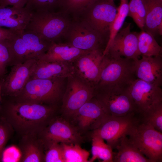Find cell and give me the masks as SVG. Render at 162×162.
<instances>
[{"label":"cell","mask_w":162,"mask_h":162,"mask_svg":"<svg viewBox=\"0 0 162 162\" xmlns=\"http://www.w3.org/2000/svg\"><path fill=\"white\" fill-rule=\"evenodd\" d=\"M60 106L20 102L13 100L5 107L2 117L22 136L38 135L57 116Z\"/></svg>","instance_id":"6da1fadb"},{"label":"cell","mask_w":162,"mask_h":162,"mask_svg":"<svg viewBox=\"0 0 162 162\" xmlns=\"http://www.w3.org/2000/svg\"><path fill=\"white\" fill-rule=\"evenodd\" d=\"M66 79H30L13 100L17 102L59 106L65 90Z\"/></svg>","instance_id":"7a4b0ae2"},{"label":"cell","mask_w":162,"mask_h":162,"mask_svg":"<svg viewBox=\"0 0 162 162\" xmlns=\"http://www.w3.org/2000/svg\"><path fill=\"white\" fill-rule=\"evenodd\" d=\"M128 87L117 84H98L94 88L93 97L107 115L121 116L136 113Z\"/></svg>","instance_id":"3957f363"},{"label":"cell","mask_w":162,"mask_h":162,"mask_svg":"<svg viewBox=\"0 0 162 162\" xmlns=\"http://www.w3.org/2000/svg\"><path fill=\"white\" fill-rule=\"evenodd\" d=\"M71 20L60 11L40 10L32 12L26 29L50 42H56L63 37Z\"/></svg>","instance_id":"277c9868"},{"label":"cell","mask_w":162,"mask_h":162,"mask_svg":"<svg viewBox=\"0 0 162 162\" xmlns=\"http://www.w3.org/2000/svg\"><path fill=\"white\" fill-rule=\"evenodd\" d=\"M137 79L134 60L106 52L101 61L98 84H117L129 86Z\"/></svg>","instance_id":"5b68a950"},{"label":"cell","mask_w":162,"mask_h":162,"mask_svg":"<svg viewBox=\"0 0 162 162\" xmlns=\"http://www.w3.org/2000/svg\"><path fill=\"white\" fill-rule=\"evenodd\" d=\"M68 43L79 49L87 51L103 49L109 38L93 28L79 17H74L63 36Z\"/></svg>","instance_id":"8992f818"},{"label":"cell","mask_w":162,"mask_h":162,"mask_svg":"<svg viewBox=\"0 0 162 162\" xmlns=\"http://www.w3.org/2000/svg\"><path fill=\"white\" fill-rule=\"evenodd\" d=\"M9 42L12 53V66L30 59H38L47 51L53 42L25 30L17 33Z\"/></svg>","instance_id":"52a82bcc"},{"label":"cell","mask_w":162,"mask_h":162,"mask_svg":"<svg viewBox=\"0 0 162 162\" xmlns=\"http://www.w3.org/2000/svg\"><path fill=\"white\" fill-rule=\"evenodd\" d=\"M128 136L151 162H162V132L140 118Z\"/></svg>","instance_id":"ba28073f"},{"label":"cell","mask_w":162,"mask_h":162,"mask_svg":"<svg viewBox=\"0 0 162 162\" xmlns=\"http://www.w3.org/2000/svg\"><path fill=\"white\" fill-rule=\"evenodd\" d=\"M60 108V114L69 120L94 96V88L74 74L68 77Z\"/></svg>","instance_id":"9c48e42d"},{"label":"cell","mask_w":162,"mask_h":162,"mask_svg":"<svg viewBox=\"0 0 162 162\" xmlns=\"http://www.w3.org/2000/svg\"><path fill=\"white\" fill-rule=\"evenodd\" d=\"M140 119V116L136 113L121 116L106 114L99 127L93 132L106 140L112 149H115L120 139L128 136Z\"/></svg>","instance_id":"30bf717a"},{"label":"cell","mask_w":162,"mask_h":162,"mask_svg":"<svg viewBox=\"0 0 162 162\" xmlns=\"http://www.w3.org/2000/svg\"><path fill=\"white\" fill-rule=\"evenodd\" d=\"M38 136L43 143L45 151L54 143L81 145L86 139L69 121L60 114L55 117Z\"/></svg>","instance_id":"8fae6325"},{"label":"cell","mask_w":162,"mask_h":162,"mask_svg":"<svg viewBox=\"0 0 162 162\" xmlns=\"http://www.w3.org/2000/svg\"><path fill=\"white\" fill-rule=\"evenodd\" d=\"M117 12L114 2L97 0L79 16L104 36L109 37V28Z\"/></svg>","instance_id":"7c38bea8"},{"label":"cell","mask_w":162,"mask_h":162,"mask_svg":"<svg viewBox=\"0 0 162 162\" xmlns=\"http://www.w3.org/2000/svg\"><path fill=\"white\" fill-rule=\"evenodd\" d=\"M102 106L94 97L82 106L68 120L83 136L90 137L106 115Z\"/></svg>","instance_id":"4fadbf2b"},{"label":"cell","mask_w":162,"mask_h":162,"mask_svg":"<svg viewBox=\"0 0 162 162\" xmlns=\"http://www.w3.org/2000/svg\"><path fill=\"white\" fill-rule=\"evenodd\" d=\"M104 51V50L100 49L88 51L72 63L74 74L94 88L99 81Z\"/></svg>","instance_id":"5bb4252c"},{"label":"cell","mask_w":162,"mask_h":162,"mask_svg":"<svg viewBox=\"0 0 162 162\" xmlns=\"http://www.w3.org/2000/svg\"><path fill=\"white\" fill-rule=\"evenodd\" d=\"M128 90L140 116L152 105L162 101L161 87L137 78L129 85Z\"/></svg>","instance_id":"9a60e30c"},{"label":"cell","mask_w":162,"mask_h":162,"mask_svg":"<svg viewBox=\"0 0 162 162\" xmlns=\"http://www.w3.org/2000/svg\"><path fill=\"white\" fill-rule=\"evenodd\" d=\"M130 25V23H127L126 26L122 28L106 52L134 60L141 56L138 49L139 33L131 32Z\"/></svg>","instance_id":"2e32d148"},{"label":"cell","mask_w":162,"mask_h":162,"mask_svg":"<svg viewBox=\"0 0 162 162\" xmlns=\"http://www.w3.org/2000/svg\"><path fill=\"white\" fill-rule=\"evenodd\" d=\"M37 60L31 59L13 66L2 82V91L13 98L18 95L29 79Z\"/></svg>","instance_id":"e0dca14e"},{"label":"cell","mask_w":162,"mask_h":162,"mask_svg":"<svg viewBox=\"0 0 162 162\" xmlns=\"http://www.w3.org/2000/svg\"><path fill=\"white\" fill-rule=\"evenodd\" d=\"M141 56V59L134 60L135 72L137 78L161 87L162 56Z\"/></svg>","instance_id":"ac0fdd59"},{"label":"cell","mask_w":162,"mask_h":162,"mask_svg":"<svg viewBox=\"0 0 162 162\" xmlns=\"http://www.w3.org/2000/svg\"><path fill=\"white\" fill-rule=\"evenodd\" d=\"M32 12L24 7H0V28L19 33L24 31L30 20Z\"/></svg>","instance_id":"d6986e66"},{"label":"cell","mask_w":162,"mask_h":162,"mask_svg":"<svg viewBox=\"0 0 162 162\" xmlns=\"http://www.w3.org/2000/svg\"><path fill=\"white\" fill-rule=\"evenodd\" d=\"M74 74L72 63L47 62L38 59L30 79H66Z\"/></svg>","instance_id":"ffe728a7"},{"label":"cell","mask_w":162,"mask_h":162,"mask_svg":"<svg viewBox=\"0 0 162 162\" xmlns=\"http://www.w3.org/2000/svg\"><path fill=\"white\" fill-rule=\"evenodd\" d=\"M90 51L82 50L67 43H52L47 51L38 59L47 62L72 63L82 55Z\"/></svg>","instance_id":"44dd1931"},{"label":"cell","mask_w":162,"mask_h":162,"mask_svg":"<svg viewBox=\"0 0 162 162\" xmlns=\"http://www.w3.org/2000/svg\"><path fill=\"white\" fill-rule=\"evenodd\" d=\"M18 147L21 153L20 162H44V146L38 135L22 136Z\"/></svg>","instance_id":"7402d4cb"},{"label":"cell","mask_w":162,"mask_h":162,"mask_svg":"<svg viewBox=\"0 0 162 162\" xmlns=\"http://www.w3.org/2000/svg\"><path fill=\"white\" fill-rule=\"evenodd\" d=\"M146 11L144 30L154 37L162 34V0H142Z\"/></svg>","instance_id":"603a6c76"},{"label":"cell","mask_w":162,"mask_h":162,"mask_svg":"<svg viewBox=\"0 0 162 162\" xmlns=\"http://www.w3.org/2000/svg\"><path fill=\"white\" fill-rule=\"evenodd\" d=\"M113 152V162H151L129 140L128 136L121 137Z\"/></svg>","instance_id":"cb8c5ba5"},{"label":"cell","mask_w":162,"mask_h":162,"mask_svg":"<svg viewBox=\"0 0 162 162\" xmlns=\"http://www.w3.org/2000/svg\"><path fill=\"white\" fill-rule=\"evenodd\" d=\"M92 141V157L88 162H93L97 159L102 162H113L112 149L106 143L104 139L97 134L92 132L90 136Z\"/></svg>","instance_id":"d4e9b609"},{"label":"cell","mask_w":162,"mask_h":162,"mask_svg":"<svg viewBox=\"0 0 162 162\" xmlns=\"http://www.w3.org/2000/svg\"><path fill=\"white\" fill-rule=\"evenodd\" d=\"M138 49L141 55L146 56H162V48L154 37L144 30L139 33Z\"/></svg>","instance_id":"484cf974"},{"label":"cell","mask_w":162,"mask_h":162,"mask_svg":"<svg viewBox=\"0 0 162 162\" xmlns=\"http://www.w3.org/2000/svg\"><path fill=\"white\" fill-rule=\"evenodd\" d=\"M116 16L111 24L109 28V37L103 55L107 52L109 46L118 32L122 27L128 11V0H121Z\"/></svg>","instance_id":"4316f807"},{"label":"cell","mask_w":162,"mask_h":162,"mask_svg":"<svg viewBox=\"0 0 162 162\" xmlns=\"http://www.w3.org/2000/svg\"><path fill=\"white\" fill-rule=\"evenodd\" d=\"M63 150L64 162H88V151L76 144L60 143Z\"/></svg>","instance_id":"83f0119b"},{"label":"cell","mask_w":162,"mask_h":162,"mask_svg":"<svg viewBox=\"0 0 162 162\" xmlns=\"http://www.w3.org/2000/svg\"><path fill=\"white\" fill-rule=\"evenodd\" d=\"M97 0H59L57 8L59 11L73 17L79 16Z\"/></svg>","instance_id":"f1b7e54d"},{"label":"cell","mask_w":162,"mask_h":162,"mask_svg":"<svg viewBox=\"0 0 162 162\" xmlns=\"http://www.w3.org/2000/svg\"><path fill=\"white\" fill-rule=\"evenodd\" d=\"M140 117L142 121L162 133V101L152 105Z\"/></svg>","instance_id":"f546056e"},{"label":"cell","mask_w":162,"mask_h":162,"mask_svg":"<svg viewBox=\"0 0 162 162\" xmlns=\"http://www.w3.org/2000/svg\"><path fill=\"white\" fill-rule=\"evenodd\" d=\"M9 40H0V79L4 74L6 67L10 64L12 53Z\"/></svg>","instance_id":"4dcf8cb0"},{"label":"cell","mask_w":162,"mask_h":162,"mask_svg":"<svg viewBox=\"0 0 162 162\" xmlns=\"http://www.w3.org/2000/svg\"><path fill=\"white\" fill-rule=\"evenodd\" d=\"M59 0H27L25 7L32 12L40 10L53 11Z\"/></svg>","instance_id":"1f68e13d"},{"label":"cell","mask_w":162,"mask_h":162,"mask_svg":"<svg viewBox=\"0 0 162 162\" xmlns=\"http://www.w3.org/2000/svg\"><path fill=\"white\" fill-rule=\"evenodd\" d=\"M44 162H64L60 143H53L46 148L45 151Z\"/></svg>","instance_id":"d6a6232c"},{"label":"cell","mask_w":162,"mask_h":162,"mask_svg":"<svg viewBox=\"0 0 162 162\" xmlns=\"http://www.w3.org/2000/svg\"><path fill=\"white\" fill-rule=\"evenodd\" d=\"M13 130L10 125L3 118H0V162L2 160L5 146Z\"/></svg>","instance_id":"836d02e7"},{"label":"cell","mask_w":162,"mask_h":162,"mask_svg":"<svg viewBox=\"0 0 162 162\" xmlns=\"http://www.w3.org/2000/svg\"><path fill=\"white\" fill-rule=\"evenodd\" d=\"M136 20L135 23L141 31L144 30L146 11L142 0H135Z\"/></svg>","instance_id":"e575fe53"},{"label":"cell","mask_w":162,"mask_h":162,"mask_svg":"<svg viewBox=\"0 0 162 162\" xmlns=\"http://www.w3.org/2000/svg\"><path fill=\"white\" fill-rule=\"evenodd\" d=\"M27 0H0V7H6L10 5L19 7H24Z\"/></svg>","instance_id":"d590c367"},{"label":"cell","mask_w":162,"mask_h":162,"mask_svg":"<svg viewBox=\"0 0 162 162\" xmlns=\"http://www.w3.org/2000/svg\"><path fill=\"white\" fill-rule=\"evenodd\" d=\"M17 33L10 29L0 28V40L11 39L15 36Z\"/></svg>","instance_id":"8d00e7d4"},{"label":"cell","mask_w":162,"mask_h":162,"mask_svg":"<svg viewBox=\"0 0 162 162\" xmlns=\"http://www.w3.org/2000/svg\"><path fill=\"white\" fill-rule=\"evenodd\" d=\"M128 16L132 18L135 22L136 20V15L135 9V0H130L128 3Z\"/></svg>","instance_id":"74e56055"},{"label":"cell","mask_w":162,"mask_h":162,"mask_svg":"<svg viewBox=\"0 0 162 162\" xmlns=\"http://www.w3.org/2000/svg\"><path fill=\"white\" fill-rule=\"evenodd\" d=\"M2 82L0 80V103L1 100V93L2 92Z\"/></svg>","instance_id":"f35d334b"},{"label":"cell","mask_w":162,"mask_h":162,"mask_svg":"<svg viewBox=\"0 0 162 162\" xmlns=\"http://www.w3.org/2000/svg\"><path fill=\"white\" fill-rule=\"evenodd\" d=\"M110 0V1H112V2H114V0Z\"/></svg>","instance_id":"ab89813d"}]
</instances>
